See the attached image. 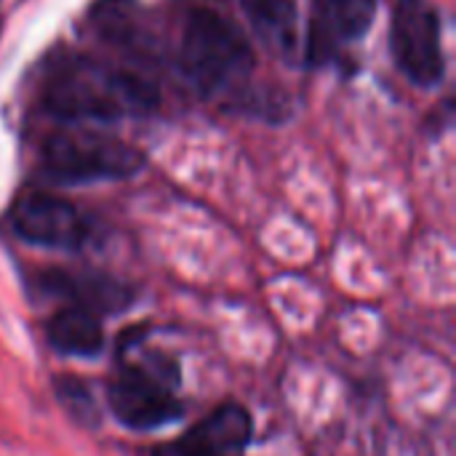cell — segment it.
Instances as JSON below:
<instances>
[{"instance_id": "obj_14", "label": "cell", "mask_w": 456, "mask_h": 456, "mask_svg": "<svg viewBox=\"0 0 456 456\" xmlns=\"http://www.w3.org/2000/svg\"><path fill=\"white\" fill-rule=\"evenodd\" d=\"M0 29H3V19H0Z\"/></svg>"}, {"instance_id": "obj_12", "label": "cell", "mask_w": 456, "mask_h": 456, "mask_svg": "<svg viewBox=\"0 0 456 456\" xmlns=\"http://www.w3.org/2000/svg\"><path fill=\"white\" fill-rule=\"evenodd\" d=\"M53 390L59 403L64 406V411L83 428H96L99 425V406L91 395V390L75 379V377H56L53 379Z\"/></svg>"}, {"instance_id": "obj_3", "label": "cell", "mask_w": 456, "mask_h": 456, "mask_svg": "<svg viewBox=\"0 0 456 456\" xmlns=\"http://www.w3.org/2000/svg\"><path fill=\"white\" fill-rule=\"evenodd\" d=\"M142 166L144 155L136 147L86 128H61L40 147V174L61 184L128 179Z\"/></svg>"}, {"instance_id": "obj_6", "label": "cell", "mask_w": 456, "mask_h": 456, "mask_svg": "<svg viewBox=\"0 0 456 456\" xmlns=\"http://www.w3.org/2000/svg\"><path fill=\"white\" fill-rule=\"evenodd\" d=\"M11 227L21 240L48 248H80L88 235L83 214L48 192L21 195L11 208Z\"/></svg>"}, {"instance_id": "obj_2", "label": "cell", "mask_w": 456, "mask_h": 456, "mask_svg": "<svg viewBox=\"0 0 456 456\" xmlns=\"http://www.w3.org/2000/svg\"><path fill=\"white\" fill-rule=\"evenodd\" d=\"M176 67L195 91L211 96L254 69V51L230 16L216 8H195L182 24Z\"/></svg>"}, {"instance_id": "obj_4", "label": "cell", "mask_w": 456, "mask_h": 456, "mask_svg": "<svg viewBox=\"0 0 456 456\" xmlns=\"http://www.w3.org/2000/svg\"><path fill=\"white\" fill-rule=\"evenodd\" d=\"M176 379V369H160L158 358H152V366H123L107 385V403L128 430L171 425L182 417V403L171 395Z\"/></svg>"}, {"instance_id": "obj_9", "label": "cell", "mask_w": 456, "mask_h": 456, "mask_svg": "<svg viewBox=\"0 0 456 456\" xmlns=\"http://www.w3.org/2000/svg\"><path fill=\"white\" fill-rule=\"evenodd\" d=\"M254 32L278 56L291 59L299 51V11L294 0H238Z\"/></svg>"}, {"instance_id": "obj_5", "label": "cell", "mask_w": 456, "mask_h": 456, "mask_svg": "<svg viewBox=\"0 0 456 456\" xmlns=\"http://www.w3.org/2000/svg\"><path fill=\"white\" fill-rule=\"evenodd\" d=\"M390 45L401 72L433 88L444 80L446 61L441 48V16L428 0H395L390 21Z\"/></svg>"}, {"instance_id": "obj_13", "label": "cell", "mask_w": 456, "mask_h": 456, "mask_svg": "<svg viewBox=\"0 0 456 456\" xmlns=\"http://www.w3.org/2000/svg\"><path fill=\"white\" fill-rule=\"evenodd\" d=\"M152 456H230L224 454V452H219L216 446H211V444H206L203 438H198L192 430L182 438V441H176V444H166V446H158Z\"/></svg>"}, {"instance_id": "obj_7", "label": "cell", "mask_w": 456, "mask_h": 456, "mask_svg": "<svg viewBox=\"0 0 456 456\" xmlns=\"http://www.w3.org/2000/svg\"><path fill=\"white\" fill-rule=\"evenodd\" d=\"M377 13V0H315L307 24L305 59L310 64H326L334 53L353 40H361Z\"/></svg>"}, {"instance_id": "obj_11", "label": "cell", "mask_w": 456, "mask_h": 456, "mask_svg": "<svg viewBox=\"0 0 456 456\" xmlns=\"http://www.w3.org/2000/svg\"><path fill=\"white\" fill-rule=\"evenodd\" d=\"M192 433L198 438H203L206 444L222 449L224 454L243 456L248 438H251V417L243 406L224 403V406L214 409L200 425H195Z\"/></svg>"}, {"instance_id": "obj_10", "label": "cell", "mask_w": 456, "mask_h": 456, "mask_svg": "<svg viewBox=\"0 0 456 456\" xmlns=\"http://www.w3.org/2000/svg\"><path fill=\"white\" fill-rule=\"evenodd\" d=\"M48 342L67 355H96L104 345V331L94 313L67 307L48 321Z\"/></svg>"}, {"instance_id": "obj_8", "label": "cell", "mask_w": 456, "mask_h": 456, "mask_svg": "<svg viewBox=\"0 0 456 456\" xmlns=\"http://www.w3.org/2000/svg\"><path fill=\"white\" fill-rule=\"evenodd\" d=\"M40 286L51 297H61L75 302L80 310H99V313H115L123 310L131 302V291L120 283L102 278V275H69L61 270H51L40 278Z\"/></svg>"}, {"instance_id": "obj_1", "label": "cell", "mask_w": 456, "mask_h": 456, "mask_svg": "<svg viewBox=\"0 0 456 456\" xmlns=\"http://www.w3.org/2000/svg\"><path fill=\"white\" fill-rule=\"evenodd\" d=\"M158 104L160 91L150 77L88 56L59 61L43 86L45 112L64 123L142 118Z\"/></svg>"}]
</instances>
